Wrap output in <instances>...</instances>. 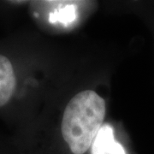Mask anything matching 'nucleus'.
<instances>
[{"label":"nucleus","instance_id":"1","mask_svg":"<svg viewBox=\"0 0 154 154\" xmlns=\"http://www.w3.org/2000/svg\"><path fill=\"white\" fill-rule=\"evenodd\" d=\"M106 113L105 99L92 90L75 95L63 112L62 135L74 154H84L93 145Z\"/></svg>","mask_w":154,"mask_h":154},{"label":"nucleus","instance_id":"2","mask_svg":"<svg viewBox=\"0 0 154 154\" xmlns=\"http://www.w3.org/2000/svg\"><path fill=\"white\" fill-rule=\"evenodd\" d=\"M17 87V78L11 61L0 54V107L12 98Z\"/></svg>","mask_w":154,"mask_h":154},{"label":"nucleus","instance_id":"4","mask_svg":"<svg viewBox=\"0 0 154 154\" xmlns=\"http://www.w3.org/2000/svg\"><path fill=\"white\" fill-rule=\"evenodd\" d=\"M69 2H66L65 7H62L58 11L55 12L52 16V22H61L65 23V22H70L75 18V10L74 7L69 4Z\"/></svg>","mask_w":154,"mask_h":154},{"label":"nucleus","instance_id":"3","mask_svg":"<svg viewBox=\"0 0 154 154\" xmlns=\"http://www.w3.org/2000/svg\"><path fill=\"white\" fill-rule=\"evenodd\" d=\"M92 154H126L122 145L116 142L112 128L106 124L103 125L94 139Z\"/></svg>","mask_w":154,"mask_h":154}]
</instances>
